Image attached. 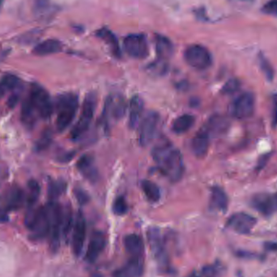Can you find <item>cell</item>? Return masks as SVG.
I'll use <instances>...</instances> for the list:
<instances>
[{
  "instance_id": "cell-24",
  "label": "cell",
  "mask_w": 277,
  "mask_h": 277,
  "mask_svg": "<svg viewBox=\"0 0 277 277\" xmlns=\"http://www.w3.org/2000/svg\"><path fill=\"white\" fill-rule=\"evenodd\" d=\"M144 111V101L138 96L132 97L130 102L129 126L135 128L140 123Z\"/></svg>"
},
{
  "instance_id": "cell-47",
  "label": "cell",
  "mask_w": 277,
  "mask_h": 277,
  "mask_svg": "<svg viewBox=\"0 0 277 277\" xmlns=\"http://www.w3.org/2000/svg\"><path fill=\"white\" fill-rule=\"evenodd\" d=\"M8 210L4 209L0 207V224L6 223L9 220V215H8Z\"/></svg>"
},
{
  "instance_id": "cell-29",
  "label": "cell",
  "mask_w": 277,
  "mask_h": 277,
  "mask_svg": "<svg viewBox=\"0 0 277 277\" xmlns=\"http://www.w3.org/2000/svg\"><path fill=\"white\" fill-rule=\"evenodd\" d=\"M142 191L146 198L152 203H156L160 199V191L156 184L149 180H144L141 183Z\"/></svg>"
},
{
  "instance_id": "cell-17",
  "label": "cell",
  "mask_w": 277,
  "mask_h": 277,
  "mask_svg": "<svg viewBox=\"0 0 277 277\" xmlns=\"http://www.w3.org/2000/svg\"><path fill=\"white\" fill-rule=\"evenodd\" d=\"M210 146V132L201 129L195 134L191 140V150L198 158H203L207 155Z\"/></svg>"
},
{
  "instance_id": "cell-34",
  "label": "cell",
  "mask_w": 277,
  "mask_h": 277,
  "mask_svg": "<svg viewBox=\"0 0 277 277\" xmlns=\"http://www.w3.org/2000/svg\"><path fill=\"white\" fill-rule=\"evenodd\" d=\"M42 34V31L39 29H33L31 30L27 31L25 33H22L21 35L19 36L17 38V41L19 43L22 45H30L39 39Z\"/></svg>"
},
{
  "instance_id": "cell-20",
  "label": "cell",
  "mask_w": 277,
  "mask_h": 277,
  "mask_svg": "<svg viewBox=\"0 0 277 277\" xmlns=\"http://www.w3.org/2000/svg\"><path fill=\"white\" fill-rule=\"evenodd\" d=\"M63 49V43L57 39H47L41 41L33 47V53L36 56H47L60 53Z\"/></svg>"
},
{
  "instance_id": "cell-40",
  "label": "cell",
  "mask_w": 277,
  "mask_h": 277,
  "mask_svg": "<svg viewBox=\"0 0 277 277\" xmlns=\"http://www.w3.org/2000/svg\"><path fill=\"white\" fill-rule=\"evenodd\" d=\"M128 206L125 198L119 196L115 199L113 203V211L115 215H123L128 212Z\"/></svg>"
},
{
  "instance_id": "cell-39",
  "label": "cell",
  "mask_w": 277,
  "mask_h": 277,
  "mask_svg": "<svg viewBox=\"0 0 277 277\" xmlns=\"http://www.w3.org/2000/svg\"><path fill=\"white\" fill-rule=\"evenodd\" d=\"M52 141V132L49 130H45L37 140L36 148L37 151H43L49 147Z\"/></svg>"
},
{
  "instance_id": "cell-31",
  "label": "cell",
  "mask_w": 277,
  "mask_h": 277,
  "mask_svg": "<svg viewBox=\"0 0 277 277\" xmlns=\"http://www.w3.org/2000/svg\"><path fill=\"white\" fill-rule=\"evenodd\" d=\"M230 123L228 120L223 116L220 115H215L213 117L211 118L208 123V132H213L214 133H221V132H226L227 128H229Z\"/></svg>"
},
{
  "instance_id": "cell-21",
  "label": "cell",
  "mask_w": 277,
  "mask_h": 277,
  "mask_svg": "<svg viewBox=\"0 0 277 277\" xmlns=\"http://www.w3.org/2000/svg\"><path fill=\"white\" fill-rule=\"evenodd\" d=\"M210 205L211 208L221 212H226L228 209L229 198L224 190L219 187L211 188Z\"/></svg>"
},
{
  "instance_id": "cell-52",
  "label": "cell",
  "mask_w": 277,
  "mask_h": 277,
  "mask_svg": "<svg viewBox=\"0 0 277 277\" xmlns=\"http://www.w3.org/2000/svg\"><path fill=\"white\" fill-rule=\"evenodd\" d=\"M0 57H3V56H0Z\"/></svg>"
},
{
  "instance_id": "cell-46",
  "label": "cell",
  "mask_w": 277,
  "mask_h": 277,
  "mask_svg": "<svg viewBox=\"0 0 277 277\" xmlns=\"http://www.w3.org/2000/svg\"><path fill=\"white\" fill-rule=\"evenodd\" d=\"M264 249L268 251H275V252H277V242H265Z\"/></svg>"
},
{
  "instance_id": "cell-7",
  "label": "cell",
  "mask_w": 277,
  "mask_h": 277,
  "mask_svg": "<svg viewBox=\"0 0 277 277\" xmlns=\"http://www.w3.org/2000/svg\"><path fill=\"white\" fill-rule=\"evenodd\" d=\"M255 109V96L253 92H246L239 95L230 106V113L234 119L245 120L252 116Z\"/></svg>"
},
{
  "instance_id": "cell-5",
  "label": "cell",
  "mask_w": 277,
  "mask_h": 277,
  "mask_svg": "<svg viewBox=\"0 0 277 277\" xmlns=\"http://www.w3.org/2000/svg\"><path fill=\"white\" fill-rule=\"evenodd\" d=\"M184 60L195 70L204 71L212 64V56L207 48L201 45H191L184 52Z\"/></svg>"
},
{
  "instance_id": "cell-3",
  "label": "cell",
  "mask_w": 277,
  "mask_h": 277,
  "mask_svg": "<svg viewBox=\"0 0 277 277\" xmlns=\"http://www.w3.org/2000/svg\"><path fill=\"white\" fill-rule=\"evenodd\" d=\"M46 208L49 219V247L52 252L56 253L60 246L64 209L56 201L50 202Z\"/></svg>"
},
{
  "instance_id": "cell-9",
  "label": "cell",
  "mask_w": 277,
  "mask_h": 277,
  "mask_svg": "<svg viewBox=\"0 0 277 277\" xmlns=\"http://www.w3.org/2000/svg\"><path fill=\"white\" fill-rule=\"evenodd\" d=\"M160 116L156 112H148L140 122L139 141L140 145L146 147L152 141L158 128Z\"/></svg>"
},
{
  "instance_id": "cell-43",
  "label": "cell",
  "mask_w": 277,
  "mask_h": 277,
  "mask_svg": "<svg viewBox=\"0 0 277 277\" xmlns=\"http://www.w3.org/2000/svg\"><path fill=\"white\" fill-rule=\"evenodd\" d=\"M271 125L274 128L277 127V97L273 100L272 109H271Z\"/></svg>"
},
{
  "instance_id": "cell-2",
  "label": "cell",
  "mask_w": 277,
  "mask_h": 277,
  "mask_svg": "<svg viewBox=\"0 0 277 277\" xmlns=\"http://www.w3.org/2000/svg\"><path fill=\"white\" fill-rule=\"evenodd\" d=\"M78 105V96L76 93L65 92L58 97L56 101V127L59 132H64L72 124L76 117Z\"/></svg>"
},
{
  "instance_id": "cell-36",
  "label": "cell",
  "mask_w": 277,
  "mask_h": 277,
  "mask_svg": "<svg viewBox=\"0 0 277 277\" xmlns=\"http://www.w3.org/2000/svg\"><path fill=\"white\" fill-rule=\"evenodd\" d=\"M21 80L18 76H15L13 74H6L3 76L1 80V84L5 87L6 91L15 90L17 88H20L21 85Z\"/></svg>"
},
{
  "instance_id": "cell-30",
  "label": "cell",
  "mask_w": 277,
  "mask_h": 277,
  "mask_svg": "<svg viewBox=\"0 0 277 277\" xmlns=\"http://www.w3.org/2000/svg\"><path fill=\"white\" fill-rule=\"evenodd\" d=\"M41 193V187L39 183L35 179H31L28 183V193H27L26 203L28 207H33L39 199Z\"/></svg>"
},
{
  "instance_id": "cell-23",
  "label": "cell",
  "mask_w": 277,
  "mask_h": 277,
  "mask_svg": "<svg viewBox=\"0 0 277 277\" xmlns=\"http://www.w3.org/2000/svg\"><path fill=\"white\" fill-rule=\"evenodd\" d=\"M37 109L29 97L25 99L21 107V121L28 128H33L37 121Z\"/></svg>"
},
{
  "instance_id": "cell-11",
  "label": "cell",
  "mask_w": 277,
  "mask_h": 277,
  "mask_svg": "<svg viewBox=\"0 0 277 277\" xmlns=\"http://www.w3.org/2000/svg\"><path fill=\"white\" fill-rule=\"evenodd\" d=\"M86 220L81 211H79L76 220L73 223V233L72 238V252L76 257L80 256L84 248V242L86 238Z\"/></svg>"
},
{
  "instance_id": "cell-8",
  "label": "cell",
  "mask_w": 277,
  "mask_h": 277,
  "mask_svg": "<svg viewBox=\"0 0 277 277\" xmlns=\"http://www.w3.org/2000/svg\"><path fill=\"white\" fill-rule=\"evenodd\" d=\"M123 46L126 53L136 60H145L149 54L148 41L142 33H134L125 37Z\"/></svg>"
},
{
  "instance_id": "cell-41",
  "label": "cell",
  "mask_w": 277,
  "mask_h": 277,
  "mask_svg": "<svg viewBox=\"0 0 277 277\" xmlns=\"http://www.w3.org/2000/svg\"><path fill=\"white\" fill-rule=\"evenodd\" d=\"M262 12L269 16L277 17V0H269L263 5Z\"/></svg>"
},
{
  "instance_id": "cell-44",
  "label": "cell",
  "mask_w": 277,
  "mask_h": 277,
  "mask_svg": "<svg viewBox=\"0 0 277 277\" xmlns=\"http://www.w3.org/2000/svg\"><path fill=\"white\" fill-rule=\"evenodd\" d=\"M203 271L206 277H215L217 275L219 270L215 266H207L203 268Z\"/></svg>"
},
{
  "instance_id": "cell-13",
  "label": "cell",
  "mask_w": 277,
  "mask_h": 277,
  "mask_svg": "<svg viewBox=\"0 0 277 277\" xmlns=\"http://www.w3.org/2000/svg\"><path fill=\"white\" fill-rule=\"evenodd\" d=\"M106 245V237L101 231H95L88 242L85 254V260L88 263H94L98 259Z\"/></svg>"
},
{
  "instance_id": "cell-6",
  "label": "cell",
  "mask_w": 277,
  "mask_h": 277,
  "mask_svg": "<svg viewBox=\"0 0 277 277\" xmlns=\"http://www.w3.org/2000/svg\"><path fill=\"white\" fill-rule=\"evenodd\" d=\"M29 97L37 109V114L43 119H48L53 111V103L49 92L39 84H33L29 90Z\"/></svg>"
},
{
  "instance_id": "cell-48",
  "label": "cell",
  "mask_w": 277,
  "mask_h": 277,
  "mask_svg": "<svg viewBox=\"0 0 277 277\" xmlns=\"http://www.w3.org/2000/svg\"><path fill=\"white\" fill-rule=\"evenodd\" d=\"M268 159L269 157L267 156V155H264L263 157H261L259 159V163H258V168H257V170H261L264 165H266V163H267V160Z\"/></svg>"
},
{
  "instance_id": "cell-4",
  "label": "cell",
  "mask_w": 277,
  "mask_h": 277,
  "mask_svg": "<svg viewBox=\"0 0 277 277\" xmlns=\"http://www.w3.org/2000/svg\"><path fill=\"white\" fill-rule=\"evenodd\" d=\"M97 99L94 94H88L83 103L81 115L71 132V139L77 140L88 131L94 116Z\"/></svg>"
},
{
  "instance_id": "cell-26",
  "label": "cell",
  "mask_w": 277,
  "mask_h": 277,
  "mask_svg": "<svg viewBox=\"0 0 277 277\" xmlns=\"http://www.w3.org/2000/svg\"><path fill=\"white\" fill-rule=\"evenodd\" d=\"M106 113L109 114L115 119H120L125 115L126 103L121 97H109L105 102Z\"/></svg>"
},
{
  "instance_id": "cell-14",
  "label": "cell",
  "mask_w": 277,
  "mask_h": 277,
  "mask_svg": "<svg viewBox=\"0 0 277 277\" xmlns=\"http://www.w3.org/2000/svg\"><path fill=\"white\" fill-rule=\"evenodd\" d=\"M148 240L151 251L160 264L162 266L168 263L167 253L164 247V242L160 236V230L157 228H151L148 231Z\"/></svg>"
},
{
  "instance_id": "cell-25",
  "label": "cell",
  "mask_w": 277,
  "mask_h": 277,
  "mask_svg": "<svg viewBox=\"0 0 277 277\" xmlns=\"http://www.w3.org/2000/svg\"><path fill=\"white\" fill-rule=\"evenodd\" d=\"M156 51L159 60L167 61L174 53V45L168 37L162 35H156L155 37Z\"/></svg>"
},
{
  "instance_id": "cell-33",
  "label": "cell",
  "mask_w": 277,
  "mask_h": 277,
  "mask_svg": "<svg viewBox=\"0 0 277 277\" xmlns=\"http://www.w3.org/2000/svg\"><path fill=\"white\" fill-rule=\"evenodd\" d=\"M33 13L37 17H43L51 12L52 5L50 0H33Z\"/></svg>"
},
{
  "instance_id": "cell-38",
  "label": "cell",
  "mask_w": 277,
  "mask_h": 277,
  "mask_svg": "<svg viewBox=\"0 0 277 277\" xmlns=\"http://www.w3.org/2000/svg\"><path fill=\"white\" fill-rule=\"evenodd\" d=\"M241 85H242V83L238 79H230L222 88V93L225 95L234 94L235 92L240 89Z\"/></svg>"
},
{
  "instance_id": "cell-32",
  "label": "cell",
  "mask_w": 277,
  "mask_h": 277,
  "mask_svg": "<svg viewBox=\"0 0 277 277\" xmlns=\"http://www.w3.org/2000/svg\"><path fill=\"white\" fill-rule=\"evenodd\" d=\"M66 191V183L62 181H52L48 185V196L51 202L56 201Z\"/></svg>"
},
{
  "instance_id": "cell-50",
  "label": "cell",
  "mask_w": 277,
  "mask_h": 277,
  "mask_svg": "<svg viewBox=\"0 0 277 277\" xmlns=\"http://www.w3.org/2000/svg\"><path fill=\"white\" fill-rule=\"evenodd\" d=\"M3 4H4V0H0V10L2 9Z\"/></svg>"
},
{
  "instance_id": "cell-15",
  "label": "cell",
  "mask_w": 277,
  "mask_h": 277,
  "mask_svg": "<svg viewBox=\"0 0 277 277\" xmlns=\"http://www.w3.org/2000/svg\"><path fill=\"white\" fill-rule=\"evenodd\" d=\"M32 240L40 241L49 236V219L46 207L38 208L37 219L33 229L30 230Z\"/></svg>"
},
{
  "instance_id": "cell-19",
  "label": "cell",
  "mask_w": 277,
  "mask_h": 277,
  "mask_svg": "<svg viewBox=\"0 0 277 277\" xmlns=\"http://www.w3.org/2000/svg\"><path fill=\"white\" fill-rule=\"evenodd\" d=\"M25 194L18 186H13L6 195V209L8 211H17L25 203Z\"/></svg>"
},
{
  "instance_id": "cell-51",
  "label": "cell",
  "mask_w": 277,
  "mask_h": 277,
  "mask_svg": "<svg viewBox=\"0 0 277 277\" xmlns=\"http://www.w3.org/2000/svg\"><path fill=\"white\" fill-rule=\"evenodd\" d=\"M233 1H248V0H233Z\"/></svg>"
},
{
  "instance_id": "cell-1",
  "label": "cell",
  "mask_w": 277,
  "mask_h": 277,
  "mask_svg": "<svg viewBox=\"0 0 277 277\" xmlns=\"http://www.w3.org/2000/svg\"><path fill=\"white\" fill-rule=\"evenodd\" d=\"M152 157L160 171L172 182H178L184 174V162L179 150L171 144H162L154 148Z\"/></svg>"
},
{
  "instance_id": "cell-10",
  "label": "cell",
  "mask_w": 277,
  "mask_h": 277,
  "mask_svg": "<svg viewBox=\"0 0 277 277\" xmlns=\"http://www.w3.org/2000/svg\"><path fill=\"white\" fill-rule=\"evenodd\" d=\"M257 224V219L245 212H237L229 218L226 227L237 234H249Z\"/></svg>"
},
{
  "instance_id": "cell-28",
  "label": "cell",
  "mask_w": 277,
  "mask_h": 277,
  "mask_svg": "<svg viewBox=\"0 0 277 277\" xmlns=\"http://www.w3.org/2000/svg\"><path fill=\"white\" fill-rule=\"evenodd\" d=\"M97 36L109 45L111 51L113 52L115 56H118V57L120 56L119 41H118L117 37H115V34L110 30L106 28H103V29L97 31Z\"/></svg>"
},
{
  "instance_id": "cell-22",
  "label": "cell",
  "mask_w": 277,
  "mask_h": 277,
  "mask_svg": "<svg viewBox=\"0 0 277 277\" xmlns=\"http://www.w3.org/2000/svg\"><path fill=\"white\" fill-rule=\"evenodd\" d=\"M80 172L84 175L87 179L91 182L97 180L98 174L97 170L95 167L94 160L89 155H84L79 159L76 164Z\"/></svg>"
},
{
  "instance_id": "cell-27",
  "label": "cell",
  "mask_w": 277,
  "mask_h": 277,
  "mask_svg": "<svg viewBox=\"0 0 277 277\" xmlns=\"http://www.w3.org/2000/svg\"><path fill=\"white\" fill-rule=\"evenodd\" d=\"M195 123V118L193 115L185 114L177 118L172 123V131L175 134L186 133L193 127Z\"/></svg>"
},
{
  "instance_id": "cell-18",
  "label": "cell",
  "mask_w": 277,
  "mask_h": 277,
  "mask_svg": "<svg viewBox=\"0 0 277 277\" xmlns=\"http://www.w3.org/2000/svg\"><path fill=\"white\" fill-rule=\"evenodd\" d=\"M124 246L126 251L132 257L143 258L144 254V242L138 234H128L124 238Z\"/></svg>"
},
{
  "instance_id": "cell-16",
  "label": "cell",
  "mask_w": 277,
  "mask_h": 277,
  "mask_svg": "<svg viewBox=\"0 0 277 277\" xmlns=\"http://www.w3.org/2000/svg\"><path fill=\"white\" fill-rule=\"evenodd\" d=\"M143 258L131 257L126 264L114 272L113 277H141L144 274Z\"/></svg>"
},
{
  "instance_id": "cell-49",
  "label": "cell",
  "mask_w": 277,
  "mask_h": 277,
  "mask_svg": "<svg viewBox=\"0 0 277 277\" xmlns=\"http://www.w3.org/2000/svg\"><path fill=\"white\" fill-rule=\"evenodd\" d=\"M5 92H6V89H5V87L3 86L1 83H0V98L5 95Z\"/></svg>"
},
{
  "instance_id": "cell-42",
  "label": "cell",
  "mask_w": 277,
  "mask_h": 277,
  "mask_svg": "<svg viewBox=\"0 0 277 277\" xmlns=\"http://www.w3.org/2000/svg\"><path fill=\"white\" fill-rule=\"evenodd\" d=\"M75 195H76V199L81 205H84L88 203L89 200V197H88V194L82 189H76L75 190Z\"/></svg>"
},
{
  "instance_id": "cell-45",
  "label": "cell",
  "mask_w": 277,
  "mask_h": 277,
  "mask_svg": "<svg viewBox=\"0 0 277 277\" xmlns=\"http://www.w3.org/2000/svg\"><path fill=\"white\" fill-rule=\"evenodd\" d=\"M19 100H20V97L17 93H14V94L11 95L9 97V100H8V102H7V105L10 108V109H13L16 107V105H17Z\"/></svg>"
},
{
  "instance_id": "cell-37",
  "label": "cell",
  "mask_w": 277,
  "mask_h": 277,
  "mask_svg": "<svg viewBox=\"0 0 277 277\" xmlns=\"http://www.w3.org/2000/svg\"><path fill=\"white\" fill-rule=\"evenodd\" d=\"M73 218H72V210L70 208L64 209L63 215V225H62V234L64 238H67L70 233L71 229L73 226Z\"/></svg>"
},
{
  "instance_id": "cell-12",
  "label": "cell",
  "mask_w": 277,
  "mask_h": 277,
  "mask_svg": "<svg viewBox=\"0 0 277 277\" xmlns=\"http://www.w3.org/2000/svg\"><path fill=\"white\" fill-rule=\"evenodd\" d=\"M251 206L262 215H272L277 211V192L275 194L259 193L251 199Z\"/></svg>"
},
{
  "instance_id": "cell-35",
  "label": "cell",
  "mask_w": 277,
  "mask_h": 277,
  "mask_svg": "<svg viewBox=\"0 0 277 277\" xmlns=\"http://www.w3.org/2000/svg\"><path fill=\"white\" fill-rule=\"evenodd\" d=\"M258 59H259V67L264 74L265 77L268 81H272L274 76H275V71H274V68H273L271 63L263 53H259Z\"/></svg>"
}]
</instances>
